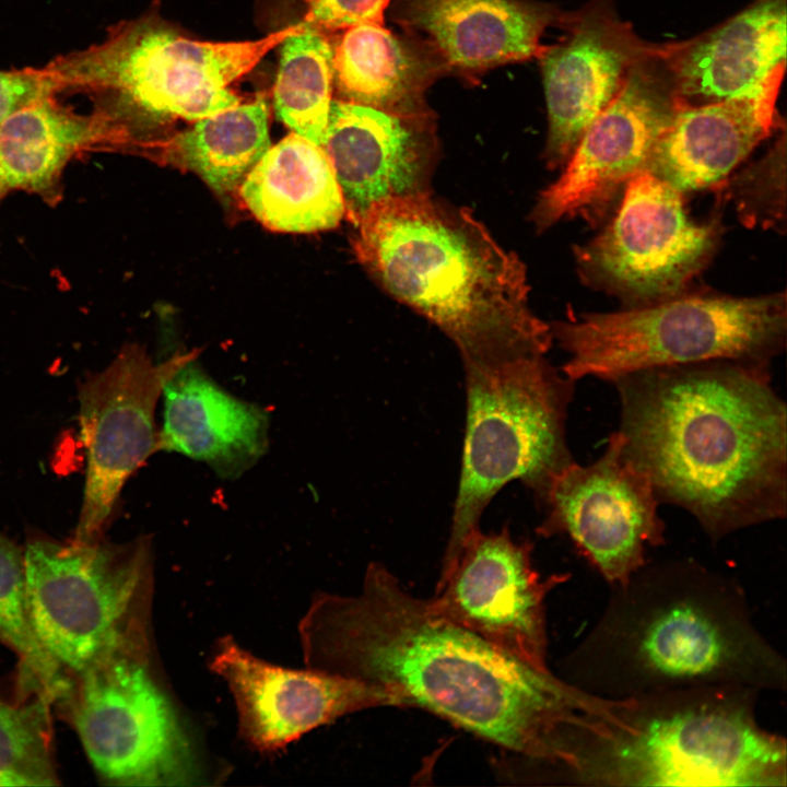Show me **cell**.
I'll use <instances>...</instances> for the list:
<instances>
[{"label": "cell", "mask_w": 787, "mask_h": 787, "mask_svg": "<svg viewBox=\"0 0 787 787\" xmlns=\"http://www.w3.org/2000/svg\"><path fill=\"white\" fill-rule=\"evenodd\" d=\"M298 636L306 668L383 688L544 768L580 697L443 618L378 562L356 594L317 595Z\"/></svg>", "instance_id": "1"}, {"label": "cell", "mask_w": 787, "mask_h": 787, "mask_svg": "<svg viewBox=\"0 0 787 787\" xmlns=\"http://www.w3.org/2000/svg\"><path fill=\"white\" fill-rule=\"evenodd\" d=\"M771 367L714 360L612 381L622 456L714 543L787 515V407Z\"/></svg>", "instance_id": "2"}, {"label": "cell", "mask_w": 787, "mask_h": 787, "mask_svg": "<svg viewBox=\"0 0 787 787\" xmlns=\"http://www.w3.org/2000/svg\"><path fill=\"white\" fill-rule=\"evenodd\" d=\"M564 680L600 698L697 686L785 692V658L756 626L743 588L689 557L647 561L611 585L564 660Z\"/></svg>", "instance_id": "3"}, {"label": "cell", "mask_w": 787, "mask_h": 787, "mask_svg": "<svg viewBox=\"0 0 787 787\" xmlns=\"http://www.w3.org/2000/svg\"><path fill=\"white\" fill-rule=\"evenodd\" d=\"M351 222L361 265L435 324L462 362L550 350L551 327L530 308L525 265L470 210L422 192L379 200Z\"/></svg>", "instance_id": "4"}, {"label": "cell", "mask_w": 787, "mask_h": 787, "mask_svg": "<svg viewBox=\"0 0 787 787\" xmlns=\"http://www.w3.org/2000/svg\"><path fill=\"white\" fill-rule=\"evenodd\" d=\"M759 695L731 685L582 693L550 774L586 786L785 787L786 741L760 725Z\"/></svg>", "instance_id": "5"}, {"label": "cell", "mask_w": 787, "mask_h": 787, "mask_svg": "<svg viewBox=\"0 0 787 787\" xmlns=\"http://www.w3.org/2000/svg\"><path fill=\"white\" fill-rule=\"evenodd\" d=\"M303 25L257 40L223 43L190 39L157 17H141L45 71L55 90L77 87L95 98L92 118L99 143L115 142L151 120H199L236 107L239 97L230 84Z\"/></svg>", "instance_id": "6"}, {"label": "cell", "mask_w": 787, "mask_h": 787, "mask_svg": "<svg viewBox=\"0 0 787 787\" xmlns=\"http://www.w3.org/2000/svg\"><path fill=\"white\" fill-rule=\"evenodd\" d=\"M467 421L458 493L442 568L480 527L494 495L521 481L542 505L573 457L566 419L575 381L542 354L465 361Z\"/></svg>", "instance_id": "7"}, {"label": "cell", "mask_w": 787, "mask_h": 787, "mask_svg": "<svg viewBox=\"0 0 787 787\" xmlns=\"http://www.w3.org/2000/svg\"><path fill=\"white\" fill-rule=\"evenodd\" d=\"M551 327L568 354L561 372L613 381L641 369L730 360L772 366L787 340L786 294L678 296L614 313L569 315Z\"/></svg>", "instance_id": "8"}, {"label": "cell", "mask_w": 787, "mask_h": 787, "mask_svg": "<svg viewBox=\"0 0 787 787\" xmlns=\"http://www.w3.org/2000/svg\"><path fill=\"white\" fill-rule=\"evenodd\" d=\"M23 554L35 634L68 676L113 656H149L148 537L125 544L34 538Z\"/></svg>", "instance_id": "9"}, {"label": "cell", "mask_w": 787, "mask_h": 787, "mask_svg": "<svg viewBox=\"0 0 787 787\" xmlns=\"http://www.w3.org/2000/svg\"><path fill=\"white\" fill-rule=\"evenodd\" d=\"M71 679L63 702L99 779L117 786L189 784V742L148 656L108 657Z\"/></svg>", "instance_id": "10"}, {"label": "cell", "mask_w": 787, "mask_h": 787, "mask_svg": "<svg viewBox=\"0 0 787 787\" xmlns=\"http://www.w3.org/2000/svg\"><path fill=\"white\" fill-rule=\"evenodd\" d=\"M719 236L716 221L689 218L682 192L639 171L625 184L613 219L574 255L585 284L638 307L684 294Z\"/></svg>", "instance_id": "11"}, {"label": "cell", "mask_w": 787, "mask_h": 787, "mask_svg": "<svg viewBox=\"0 0 787 787\" xmlns=\"http://www.w3.org/2000/svg\"><path fill=\"white\" fill-rule=\"evenodd\" d=\"M680 107L656 45L585 130L562 175L540 192L531 214L538 232L565 218L600 220L630 178L646 169L654 145Z\"/></svg>", "instance_id": "12"}, {"label": "cell", "mask_w": 787, "mask_h": 787, "mask_svg": "<svg viewBox=\"0 0 787 787\" xmlns=\"http://www.w3.org/2000/svg\"><path fill=\"white\" fill-rule=\"evenodd\" d=\"M621 446L614 431L594 462L565 467L549 486L538 528L543 537L566 536L609 586L624 582L648 561L649 549L666 542L653 484Z\"/></svg>", "instance_id": "13"}, {"label": "cell", "mask_w": 787, "mask_h": 787, "mask_svg": "<svg viewBox=\"0 0 787 787\" xmlns=\"http://www.w3.org/2000/svg\"><path fill=\"white\" fill-rule=\"evenodd\" d=\"M532 560V544L514 540L508 526L490 533L479 527L442 569L430 606L512 657L548 671L545 598L566 577L542 579Z\"/></svg>", "instance_id": "14"}, {"label": "cell", "mask_w": 787, "mask_h": 787, "mask_svg": "<svg viewBox=\"0 0 787 787\" xmlns=\"http://www.w3.org/2000/svg\"><path fill=\"white\" fill-rule=\"evenodd\" d=\"M196 353L154 364L130 345L80 387L86 478L75 542L96 541L128 478L157 451L154 413L167 380Z\"/></svg>", "instance_id": "15"}, {"label": "cell", "mask_w": 787, "mask_h": 787, "mask_svg": "<svg viewBox=\"0 0 787 787\" xmlns=\"http://www.w3.org/2000/svg\"><path fill=\"white\" fill-rule=\"evenodd\" d=\"M210 669L230 689L239 733L252 749L273 753L345 715L383 706L406 707L396 694L362 681L262 660L232 637L218 642Z\"/></svg>", "instance_id": "16"}, {"label": "cell", "mask_w": 787, "mask_h": 787, "mask_svg": "<svg viewBox=\"0 0 787 787\" xmlns=\"http://www.w3.org/2000/svg\"><path fill=\"white\" fill-rule=\"evenodd\" d=\"M560 24L564 37L538 58L549 119L543 157L551 169L566 164L591 121L656 48L619 16L614 0H590Z\"/></svg>", "instance_id": "17"}, {"label": "cell", "mask_w": 787, "mask_h": 787, "mask_svg": "<svg viewBox=\"0 0 787 787\" xmlns=\"http://www.w3.org/2000/svg\"><path fill=\"white\" fill-rule=\"evenodd\" d=\"M320 148L351 221L379 200L428 192L436 152L430 115H398L336 98Z\"/></svg>", "instance_id": "18"}, {"label": "cell", "mask_w": 787, "mask_h": 787, "mask_svg": "<svg viewBox=\"0 0 787 787\" xmlns=\"http://www.w3.org/2000/svg\"><path fill=\"white\" fill-rule=\"evenodd\" d=\"M786 66L755 92L682 106L657 140L646 169L680 192L717 186L785 126L776 102Z\"/></svg>", "instance_id": "19"}, {"label": "cell", "mask_w": 787, "mask_h": 787, "mask_svg": "<svg viewBox=\"0 0 787 787\" xmlns=\"http://www.w3.org/2000/svg\"><path fill=\"white\" fill-rule=\"evenodd\" d=\"M786 0H756L689 40L659 45L681 106L712 104L759 90L786 66Z\"/></svg>", "instance_id": "20"}, {"label": "cell", "mask_w": 787, "mask_h": 787, "mask_svg": "<svg viewBox=\"0 0 787 787\" xmlns=\"http://www.w3.org/2000/svg\"><path fill=\"white\" fill-rule=\"evenodd\" d=\"M397 19L447 69L479 72L539 58L545 28L563 14L528 0H396Z\"/></svg>", "instance_id": "21"}, {"label": "cell", "mask_w": 787, "mask_h": 787, "mask_svg": "<svg viewBox=\"0 0 787 787\" xmlns=\"http://www.w3.org/2000/svg\"><path fill=\"white\" fill-rule=\"evenodd\" d=\"M162 397L157 450L204 462L230 480L240 477L267 453L268 413L222 388L196 357L167 380Z\"/></svg>", "instance_id": "22"}, {"label": "cell", "mask_w": 787, "mask_h": 787, "mask_svg": "<svg viewBox=\"0 0 787 787\" xmlns=\"http://www.w3.org/2000/svg\"><path fill=\"white\" fill-rule=\"evenodd\" d=\"M424 44L403 39L384 24L359 23L332 43L337 99L398 115H430L425 91L445 70Z\"/></svg>", "instance_id": "23"}, {"label": "cell", "mask_w": 787, "mask_h": 787, "mask_svg": "<svg viewBox=\"0 0 787 787\" xmlns=\"http://www.w3.org/2000/svg\"><path fill=\"white\" fill-rule=\"evenodd\" d=\"M239 193L250 212L278 232L330 230L345 215L325 152L294 132L268 149L240 184Z\"/></svg>", "instance_id": "24"}, {"label": "cell", "mask_w": 787, "mask_h": 787, "mask_svg": "<svg viewBox=\"0 0 787 787\" xmlns=\"http://www.w3.org/2000/svg\"><path fill=\"white\" fill-rule=\"evenodd\" d=\"M98 141L93 118L64 109L51 94L28 103L0 122V197L21 189L58 201L69 160Z\"/></svg>", "instance_id": "25"}, {"label": "cell", "mask_w": 787, "mask_h": 787, "mask_svg": "<svg viewBox=\"0 0 787 787\" xmlns=\"http://www.w3.org/2000/svg\"><path fill=\"white\" fill-rule=\"evenodd\" d=\"M270 146L262 97L196 120L173 141L176 157L221 195L239 187Z\"/></svg>", "instance_id": "26"}, {"label": "cell", "mask_w": 787, "mask_h": 787, "mask_svg": "<svg viewBox=\"0 0 787 787\" xmlns=\"http://www.w3.org/2000/svg\"><path fill=\"white\" fill-rule=\"evenodd\" d=\"M280 52L275 114L294 133L320 146L333 93L332 42L304 23L281 42Z\"/></svg>", "instance_id": "27"}, {"label": "cell", "mask_w": 787, "mask_h": 787, "mask_svg": "<svg viewBox=\"0 0 787 787\" xmlns=\"http://www.w3.org/2000/svg\"><path fill=\"white\" fill-rule=\"evenodd\" d=\"M0 642L20 659L23 688L64 701L72 679L45 651L35 634L28 606L24 554L0 533Z\"/></svg>", "instance_id": "28"}, {"label": "cell", "mask_w": 787, "mask_h": 787, "mask_svg": "<svg viewBox=\"0 0 787 787\" xmlns=\"http://www.w3.org/2000/svg\"><path fill=\"white\" fill-rule=\"evenodd\" d=\"M51 700L0 696V787L58 786L51 731Z\"/></svg>", "instance_id": "29"}, {"label": "cell", "mask_w": 787, "mask_h": 787, "mask_svg": "<svg viewBox=\"0 0 787 787\" xmlns=\"http://www.w3.org/2000/svg\"><path fill=\"white\" fill-rule=\"evenodd\" d=\"M778 134V132H777ZM724 192L732 201L741 223L785 234L786 231V134L759 160L726 177Z\"/></svg>", "instance_id": "30"}, {"label": "cell", "mask_w": 787, "mask_h": 787, "mask_svg": "<svg viewBox=\"0 0 787 787\" xmlns=\"http://www.w3.org/2000/svg\"><path fill=\"white\" fill-rule=\"evenodd\" d=\"M391 0H303V23L319 30H344L359 23L384 24V12Z\"/></svg>", "instance_id": "31"}, {"label": "cell", "mask_w": 787, "mask_h": 787, "mask_svg": "<svg viewBox=\"0 0 787 787\" xmlns=\"http://www.w3.org/2000/svg\"><path fill=\"white\" fill-rule=\"evenodd\" d=\"M54 91V83L45 70L0 71V122L21 107Z\"/></svg>", "instance_id": "32"}]
</instances>
